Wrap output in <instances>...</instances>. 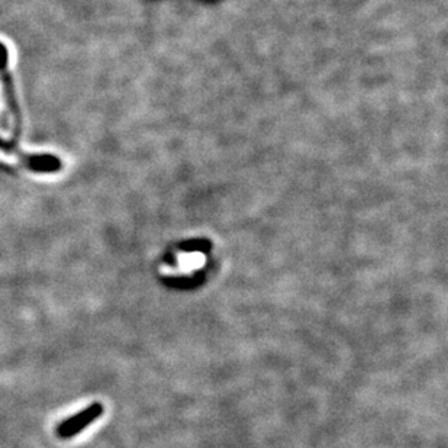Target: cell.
I'll list each match as a JSON object with an SVG mask.
<instances>
[{"label": "cell", "instance_id": "6da1fadb", "mask_svg": "<svg viewBox=\"0 0 448 448\" xmlns=\"http://www.w3.org/2000/svg\"><path fill=\"white\" fill-rule=\"evenodd\" d=\"M2 117H8L9 122L13 125V117L10 115L9 108L6 105V99H5V95H3V84H2V80H0V119H2ZM0 138L5 139V141H9V137L3 131L2 124H0Z\"/></svg>", "mask_w": 448, "mask_h": 448}]
</instances>
